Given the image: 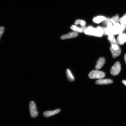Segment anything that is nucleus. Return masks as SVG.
I'll list each match as a JSON object with an SVG mask.
<instances>
[{
	"instance_id": "1",
	"label": "nucleus",
	"mask_w": 126,
	"mask_h": 126,
	"mask_svg": "<svg viewBox=\"0 0 126 126\" xmlns=\"http://www.w3.org/2000/svg\"><path fill=\"white\" fill-rule=\"evenodd\" d=\"M105 76V74L103 72L96 70L91 71L89 75V78L92 79H100L104 78Z\"/></svg>"
},
{
	"instance_id": "2",
	"label": "nucleus",
	"mask_w": 126,
	"mask_h": 126,
	"mask_svg": "<svg viewBox=\"0 0 126 126\" xmlns=\"http://www.w3.org/2000/svg\"><path fill=\"white\" fill-rule=\"evenodd\" d=\"M30 113L31 117L35 118L38 115V113L37 111V107L34 101H31L29 104Z\"/></svg>"
},
{
	"instance_id": "3",
	"label": "nucleus",
	"mask_w": 126,
	"mask_h": 126,
	"mask_svg": "<svg viewBox=\"0 0 126 126\" xmlns=\"http://www.w3.org/2000/svg\"><path fill=\"white\" fill-rule=\"evenodd\" d=\"M121 70V65L119 61L116 62L110 70V73L113 76H116L119 74Z\"/></svg>"
},
{
	"instance_id": "4",
	"label": "nucleus",
	"mask_w": 126,
	"mask_h": 126,
	"mask_svg": "<svg viewBox=\"0 0 126 126\" xmlns=\"http://www.w3.org/2000/svg\"><path fill=\"white\" fill-rule=\"evenodd\" d=\"M126 25L120 24L117 23L114 25V35H116L122 33L126 28Z\"/></svg>"
},
{
	"instance_id": "5",
	"label": "nucleus",
	"mask_w": 126,
	"mask_h": 126,
	"mask_svg": "<svg viewBox=\"0 0 126 126\" xmlns=\"http://www.w3.org/2000/svg\"><path fill=\"white\" fill-rule=\"evenodd\" d=\"M78 32L74 31L72 32H69L67 34H64V35L61 36V38L62 40L73 38L78 37Z\"/></svg>"
},
{
	"instance_id": "6",
	"label": "nucleus",
	"mask_w": 126,
	"mask_h": 126,
	"mask_svg": "<svg viewBox=\"0 0 126 126\" xmlns=\"http://www.w3.org/2000/svg\"><path fill=\"white\" fill-rule=\"evenodd\" d=\"M117 42L120 45H124L126 42V34L121 33L118 36L117 39Z\"/></svg>"
},
{
	"instance_id": "7",
	"label": "nucleus",
	"mask_w": 126,
	"mask_h": 126,
	"mask_svg": "<svg viewBox=\"0 0 126 126\" xmlns=\"http://www.w3.org/2000/svg\"><path fill=\"white\" fill-rule=\"evenodd\" d=\"M105 62V60L104 58L101 57L97 60L96 64L95 69L96 70H99L103 67Z\"/></svg>"
},
{
	"instance_id": "8",
	"label": "nucleus",
	"mask_w": 126,
	"mask_h": 126,
	"mask_svg": "<svg viewBox=\"0 0 126 126\" xmlns=\"http://www.w3.org/2000/svg\"><path fill=\"white\" fill-rule=\"evenodd\" d=\"M60 111V109L52 111H47L44 113L43 115L45 117L48 118L58 114Z\"/></svg>"
},
{
	"instance_id": "9",
	"label": "nucleus",
	"mask_w": 126,
	"mask_h": 126,
	"mask_svg": "<svg viewBox=\"0 0 126 126\" xmlns=\"http://www.w3.org/2000/svg\"><path fill=\"white\" fill-rule=\"evenodd\" d=\"M113 82L112 80L110 79H99L95 81L97 85H106L111 84Z\"/></svg>"
},
{
	"instance_id": "10",
	"label": "nucleus",
	"mask_w": 126,
	"mask_h": 126,
	"mask_svg": "<svg viewBox=\"0 0 126 126\" xmlns=\"http://www.w3.org/2000/svg\"><path fill=\"white\" fill-rule=\"evenodd\" d=\"M85 26H82L81 27H79L75 25H72L71 27V29L73 30L74 31L77 32L82 33L84 32L85 29H86Z\"/></svg>"
},
{
	"instance_id": "11",
	"label": "nucleus",
	"mask_w": 126,
	"mask_h": 126,
	"mask_svg": "<svg viewBox=\"0 0 126 126\" xmlns=\"http://www.w3.org/2000/svg\"><path fill=\"white\" fill-rule=\"evenodd\" d=\"M105 34L108 36L114 35V26L105 28Z\"/></svg>"
},
{
	"instance_id": "12",
	"label": "nucleus",
	"mask_w": 126,
	"mask_h": 126,
	"mask_svg": "<svg viewBox=\"0 0 126 126\" xmlns=\"http://www.w3.org/2000/svg\"><path fill=\"white\" fill-rule=\"evenodd\" d=\"M110 50L112 55L113 57L115 58L119 56L121 53V50L120 48L117 50L113 49L111 47L110 48Z\"/></svg>"
},
{
	"instance_id": "13",
	"label": "nucleus",
	"mask_w": 126,
	"mask_h": 126,
	"mask_svg": "<svg viewBox=\"0 0 126 126\" xmlns=\"http://www.w3.org/2000/svg\"><path fill=\"white\" fill-rule=\"evenodd\" d=\"M106 19V18L104 16H98L96 17H94L93 20V21L94 23H99L104 21Z\"/></svg>"
},
{
	"instance_id": "14",
	"label": "nucleus",
	"mask_w": 126,
	"mask_h": 126,
	"mask_svg": "<svg viewBox=\"0 0 126 126\" xmlns=\"http://www.w3.org/2000/svg\"><path fill=\"white\" fill-rule=\"evenodd\" d=\"M66 72L67 78L69 81L71 82H73L75 80L74 77L70 70L69 69H67L66 70Z\"/></svg>"
},
{
	"instance_id": "15",
	"label": "nucleus",
	"mask_w": 126,
	"mask_h": 126,
	"mask_svg": "<svg viewBox=\"0 0 126 126\" xmlns=\"http://www.w3.org/2000/svg\"><path fill=\"white\" fill-rule=\"evenodd\" d=\"M94 28L92 26H89L86 28L84 31V33L86 35L93 36Z\"/></svg>"
},
{
	"instance_id": "16",
	"label": "nucleus",
	"mask_w": 126,
	"mask_h": 126,
	"mask_svg": "<svg viewBox=\"0 0 126 126\" xmlns=\"http://www.w3.org/2000/svg\"><path fill=\"white\" fill-rule=\"evenodd\" d=\"M108 39L111 44V45L117 44V41L115 39L114 35L108 36Z\"/></svg>"
},
{
	"instance_id": "17",
	"label": "nucleus",
	"mask_w": 126,
	"mask_h": 126,
	"mask_svg": "<svg viewBox=\"0 0 126 126\" xmlns=\"http://www.w3.org/2000/svg\"><path fill=\"white\" fill-rule=\"evenodd\" d=\"M119 19V16L116 15L112 18L111 19V21L114 25L116 23H119L120 22Z\"/></svg>"
},
{
	"instance_id": "18",
	"label": "nucleus",
	"mask_w": 126,
	"mask_h": 126,
	"mask_svg": "<svg viewBox=\"0 0 126 126\" xmlns=\"http://www.w3.org/2000/svg\"><path fill=\"white\" fill-rule=\"evenodd\" d=\"M76 25L79 24L81 26H84L86 25V22L84 20H76L75 22Z\"/></svg>"
},
{
	"instance_id": "19",
	"label": "nucleus",
	"mask_w": 126,
	"mask_h": 126,
	"mask_svg": "<svg viewBox=\"0 0 126 126\" xmlns=\"http://www.w3.org/2000/svg\"><path fill=\"white\" fill-rule=\"evenodd\" d=\"M119 22L121 24L126 25V15H124L120 19Z\"/></svg>"
},
{
	"instance_id": "20",
	"label": "nucleus",
	"mask_w": 126,
	"mask_h": 126,
	"mask_svg": "<svg viewBox=\"0 0 126 126\" xmlns=\"http://www.w3.org/2000/svg\"><path fill=\"white\" fill-rule=\"evenodd\" d=\"M4 30V28L3 27H0V39L1 36H2L3 34Z\"/></svg>"
},
{
	"instance_id": "21",
	"label": "nucleus",
	"mask_w": 126,
	"mask_h": 126,
	"mask_svg": "<svg viewBox=\"0 0 126 126\" xmlns=\"http://www.w3.org/2000/svg\"><path fill=\"white\" fill-rule=\"evenodd\" d=\"M111 47L113 49L115 50H117L120 48L118 46L117 44V45H111Z\"/></svg>"
},
{
	"instance_id": "22",
	"label": "nucleus",
	"mask_w": 126,
	"mask_h": 126,
	"mask_svg": "<svg viewBox=\"0 0 126 126\" xmlns=\"http://www.w3.org/2000/svg\"><path fill=\"white\" fill-rule=\"evenodd\" d=\"M122 83L126 86V81H125V80H123V81H122Z\"/></svg>"
},
{
	"instance_id": "23",
	"label": "nucleus",
	"mask_w": 126,
	"mask_h": 126,
	"mask_svg": "<svg viewBox=\"0 0 126 126\" xmlns=\"http://www.w3.org/2000/svg\"><path fill=\"white\" fill-rule=\"evenodd\" d=\"M124 60H125V62L126 63V54H125V55H124Z\"/></svg>"
},
{
	"instance_id": "24",
	"label": "nucleus",
	"mask_w": 126,
	"mask_h": 126,
	"mask_svg": "<svg viewBox=\"0 0 126 126\" xmlns=\"http://www.w3.org/2000/svg\"><path fill=\"white\" fill-rule=\"evenodd\" d=\"M124 15H126V14H124Z\"/></svg>"
}]
</instances>
